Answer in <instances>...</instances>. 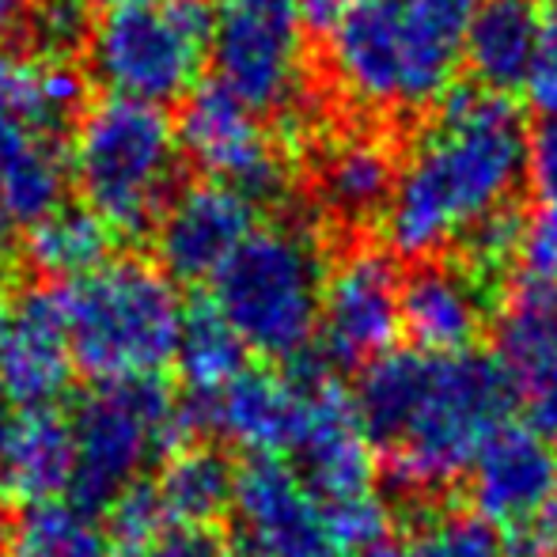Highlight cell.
I'll return each mask as SVG.
<instances>
[{
	"label": "cell",
	"instance_id": "6da1fadb",
	"mask_svg": "<svg viewBox=\"0 0 557 557\" xmlns=\"http://www.w3.org/2000/svg\"><path fill=\"white\" fill-rule=\"evenodd\" d=\"M531 133L516 99L482 84H451L398 163L391 201L380 216L387 255H447L467 232L520 206L528 183Z\"/></svg>",
	"mask_w": 557,
	"mask_h": 557
},
{
	"label": "cell",
	"instance_id": "7a4b0ae2",
	"mask_svg": "<svg viewBox=\"0 0 557 557\" xmlns=\"http://www.w3.org/2000/svg\"><path fill=\"white\" fill-rule=\"evenodd\" d=\"M352 403L391 482L436 493L467 478L482 447L512 421L516 387L500 357L413 345L364 364Z\"/></svg>",
	"mask_w": 557,
	"mask_h": 557
},
{
	"label": "cell",
	"instance_id": "3957f363",
	"mask_svg": "<svg viewBox=\"0 0 557 557\" xmlns=\"http://www.w3.org/2000/svg\"><path fill=\"white\" fill-rule=\"evenodd\" d=\"M482 0H352L326 30L331 76L360 111L406 114L451 88Z\"/></svg>",
	"mask_w": 557,
	"mask_h": 557
},
{
	"label": "cell",
	"instance_id": "277c9868",
	"mask_svg": "<svg viewBox=\"0 0 557 557\" xmlns=\"http://www.w3.org/2000/svg\"><path fill=\"white\" fill-rule=\"evenodd\" d=\"M73 364L96 383L160 380L175 364L186 311L160 265L117 258L58 288Z\"/></svg>",
	"mask_w": 557,
	"mask_h": 557
},
{
	"label": "cell",
	"instance_id": "5b68a950",
	"mask_svg": "<svg viewBox=\"0 0 557 557\" xmlns=\"http://www.w3.org/2000/svg\"><path fill=\"white\" fill-rule=\"evenodd\" d=\"M326 273L331 262L311 227H255L213 277V308L250 352L288 364L319 337Z\"/></svg>",
	"mask_w": 557,
	"mask_h": 557
},
{
	"label": "cell",
	"instance_id": "8992f818",
	"mask_svg": "<svg viewBox=\"0 0 557 557\" xmlns=\"http://www.w3.org/2000/svg\"><path fill=\"white\" fill-rule=\"evenodd\" d=\"M178 125L163 107L103 99L73 129L69 168L84 206L103 216L114 235L148 232L178 190Z\"/></svg>",
	"mask_w": 557,
	"mask_h": 557
},
{
	"label": "cell",
	"instance_id": "52a82bcc",
	"mask_svg": "<svg viewBox=\"0 0 557 557\" xmlns=\"http://www.w3.org/2000/svg\"><path fill=\"white\" fill-rule=\"evenodd\" d=\"M73 485L69 500L91 516L107 512L125 490L145 482L152 462L198 441L190 398L178 403L160 380L99 383L69 413Z\"/></svg>",
	"mask_w": 557,
	"mask_h": 557
},
{
	"label": "cell",
	"instance_id": "ba28073f",
	"mask_svg": "<svg viewBox=\"0 0 557 557\" xmlns=\"http://www.w3.org/2000/svg\"><path fill=\"white\" fill-rule=\"evenodd\" d=\"M213 23L209 0H129L91 27L88 65L117 99L175 103L198 88L213 50Z\"/></svg>",
	"mask_w": 557,
	"mask_h": 557
},
{
	"label": "cell",
	"instance_id": "9c48e42d",
	"mask_svg": "<svg viewBox=\"0 0 557 557\" xmlns=\"http://www.w3.org/2000/svg\"><path fill=\"white\" fill-rule=\"evenodd\" d=\"M216 84L258 114H296L304 99L300 0H221L213 23Z\"/></svg>",
	"mask_w": 557,
	"mask_h": 557
},
{
	"label": "cell",
	"instance_id": "30bf717a",
	"mask_svg": "<svg viewBox=\"0 0 557 557\" xmlns=\"http://www.w3.org/2000/svg\"><path fill=\"white\" fill-rule=\"evenodd\" d=\"M470 500L512 557H543L557 516V444L508 421L470 467Z\"/></svg>",
	"mask_w": 557,
	"mask_h": 557
},
{
	"label": "cell",
	"instance_id": "8fae6325",
	"mask_svg": "<svg viewBox=\"0 0 557 557\" xmlns=\"http://www.w3.org/2000/svg\"><path fill=\"white\" fill-rule=\"evenodd\" d=\"M178 140L213 183L247 194L255 206L281 201L293 183L285 148L262 125V114L250 111L216 81L198 84L186 96L178 114Z\"/></svg>",
	"mask_w": 557,
	"mask_h": 557
},
{
	"label": "cell",
	"instance_id": "7c38bea8",
	"mask_svg": "<svg viewBox=\"0 0 557 557\" xmlns=\"http://www.w3.org/2000/svg\"><path fill=\"white\" fill-rule=\"evenodd\" d=\"M403 334V277L395 255L352 247L326 273L319 352L331 364H372Z\"/></svg>",
	"mask_w": 557,
	"mask_h": 557
},
{
	"label": "cell",
	"instance_id": "4fadbf2b",
	"mask_svg": "<svg viewBox=\"0 0 557 557\" xmlns=\"http://www.w3.org/2000/svg\"><path fill=\"white\" fill-rule=\"evenodd\" d=\"M235 550L247 557H337L326 508L296 467L250 455L235 478Z\"/></svg>",
	"mask_w": 557,
	"mask_h": 557
},
{
	"label": "cell",
	"instance_id": "5bb4252c",
	"mask_svg": "<svg viewBox=\"0 0 557 557\" xmlns=\"http://www.w3.org/2000/svg\"><path fill=\"white\" fill-rule=\"evenodd\" d=\"M190 406L201 433L209 429L247 455L288 459L308 421V372L300 357L281 368L247 364L227 387L209 398H190Z\"/></svg>",
	"mask_w": 557,
	"mask_h": 557
},
{
	"label": "cell",
	"instance_id": "9a60e30c",
	"mask_svg": "<svg viewBox=\"0 0 557 557\" xmlns=\"http://www.w3.org/2000/svg\"><path fill=\"white\" fill-rule=\"evenodd\" d=\"M505 296L508 281L447 250L418 262L410 277H403V331L429 352L474 349L485 326L500 315Z\"/></svg>",
	"mask_w": 557,
	"mask_h": 557
},
{
	"label": "cell",
	"instance_id": "2e32d148",
	"mask_svg": "<svg viewBox=\"0 0 557 557\" xmlns=\"http://www.w3.org/2000/svg\"><path fill=\"white\" fill-rule=\"evenodd\" d=\"M258 221V206L247 194L213 178L178 186L156 221V258L171 281L201 285L224 270Z\"/></svg>",
	"mask_w": 557,
	"mask_h": 557
},
{
	"label": "cell",
	"instance_id": "e0dca14e",
	"mask_svg": "<svg viewBox=\"0 0 557 557\" xmlns=\"http://www.w3.org/2000/svg\"><path fill=\"white\" fill-rule=\"evenodd\" d=\"M497 357L535 433L557 444V281L523 273L497 315Z\"/></svg>",
	"mask_w": 557,
	"mask_h": 557
},
{
	"label": "cell",
	"instance_id": "ac0fdd59",
	"mask_svg": "<svg viewBox=\"0 0 557 557\" xmlns=\"http://www.w3.org/2000/svg\"><path fill=\"white\" fill-rule=\"evenodd\" d=\"M73 349L58 288H30L8 308L0 337V383L20 410H50L73 383Z\"/></svg>",
	"mask_w": 557,
	"mask_h": 557
},
{
	"label": "cell",
	"instance_id": "d6986e66",
	"mask_svg": "<svg viewBox=\"0 0 557 557\" xmlns=\"http://www.w3.org/2000/svg\"><path fill=\"white\" fill-rule=\"evenodd\" d=\"M398 152L383 133H334L315 160V198L334 224H380L398 178Z\"/></svg>",
	"mask_w": 557,
	"mask_h": 557
},
{
	"label": "cell",
	"instance_id": "ffe728a7",
	"mask_svg": "<svg viewBox=\"0 0 557 557\" xmlns=\"http://www.w3.org/2000/svg\"><path fill=\"white\" fill-rule=\"evenodd\" d=\"M543 38V0H482L470 15L462 58L470 81L497 96L528 91Z\"/></svg>",
	"mask_w": 557,
	"mask_h": 557
},
{
	"label": "cell",
	"instance_id": "44dd1931",
	"mask_svg": "<svg viewBox=\"0 0 557 557\" xmlns=\"http://www.w3.org/2000/svg\"><path fill=\"white\" fill-rule=\"evenodd\" d=\"M73 485V433L69 418L50 410H20L0 444V490L8 500L42 505L61 500Z\"/></svg>",
	"mask_w": 557,
	"mask_h": 557
},
{
	"label": "cell",
	"instance_id": "7402d4cb",
	"mask_svg": "<svg viewBox=\"0 0 557 557\" xmlns=\"http://www.w3.org/2000/svg\"><path fill=\"white\" fill-rule=\"evenodd\" d=\"M84 114V76L53 53H0V122L65 137Z\"/></svg>",
	"mask_w": 557,
	"mask_h": 557
},
{
	"label": "cell",
	"instance_id": "603a6c76",
	"mask_svg": "<svg viewBox=\"0 0 557 557\" xmlns=\"http://www.w3.org/2000/svg\"><path fill=\"white\" fill-rule=\"evenodd\" d=\"M69 140L30 125L0 122V183L15 224H35L61 209L69 186Z\"/></svg>",
	"mask_w": 557,
	"mask_h": 557
},
{
	"label": "cell",
	"instance_id": "cb8c5ba5",
	"mask_svg": "<svg viewBox=\"0 0 557 557\" xmlns=\"http://www.w3.org/2000/svg\"><path fill=\"white\" fill-rule=\"evenodd\" d=\"M235 478L239 462H232L213 444H186L171 451L156 478V493L171 523L216 528L235 505Z\"/></svg>",
	"mask_w": 557,
	"mask_h": 557
},
{
	"label": "cell",
	"instance_id": "d4e9b609",
	"mask_svg": "<svg viewBox=\"0 0 557 557\" xmlns=\"http://www.w3.org/2000/svg\"><path fill=\"white\" fill-rule=\"evenodd\" d=\"M23 250L38 273L53 281H76L111 262L114 227L91 213L88 206H61L30 224Z\"/></svg>",
	"mask_w": 557,
	"mask_h": 557
},
{
	"label": "cell",
	"instance_id": "484cf974",
	"mask_svg": "<svg viewBox=\"0 0 557 557\" xmlns=\"http://www.w3.org/2000/svg\"><path fill=\"white\" fill-rule=\"evenodd\" d=\"M8 557H111L103 523L73 500L27 505L12 523Z\"/></svg>",
	"mask_w": 557,
	"mask_h": 557
},
{
	"label": "cell",
	"instance_id": "4316f807",
	"mask_svg": "<svg viewBox=\"0 0 557 557\" xmlns=\"http://www.w3.org/2000/svg\"><path fill=\"white\" fill-rule=\"evenodd\" d=\"M247 345L227 326V319L213 304H201L186 315L178 337L175 364L190 398H209L247 368Z\"/></svg>",
	"mask_w": 557,
	"mask_h": 557
},
{
	"label": "cell",
	"instance_id": "83f0119b",
	"mask_svg": "<svg viewBox=\"0 0 557 557\" xmlns=\"http://www.w3.org/2000/svg\"><path fill=\"white\" fill-rule=\"evenodd\" d=\"M171 528L156 482H137L103 512V535L111 557H145L148 546Z\"/></svg>",
	"mask_w": 557,
	"mask_h": 557
},
{
	"label": "cell",
	"instance_id": "f1b7e54d",
	"mask_svg": "<svg viewBox=\"0 0 557 557\" xmlns=\"http://www.w3.org/2000/svg\"><path fill=\"white\" fill-rule=\"evenodd\" d=\"M413 557H512L508 543L478 512H441L418 528Z\"/></svg>",
	"mask_w": 557,
	"mask_h": 557
},
{
	"label": "cell",
	"instance_id": "f546056e",
	"mask_svg": "<svg viewBox=\"0 0 557 557\" xmlns=\"http://www.w3.org/2000/svg\"><path fill=\"white\" fill-rule=\"evenodd\" d=\"M326 523H331V539L337 554H364L372 546L387 543V523L391 512L375 493L357 500H342V505H323Z\"/></svg>",
	"mask_w": 557,
	"mask_h": 557
},
{
	"label": "cell",
	"instance_id": "4dcf8cb0",
	"mask_svg": "<svg viewBox=\"0 0 557 557\" xmlns=\"http://www.w3.org/2000/svg\"><path fill=\"white\" fill-rule=\"evenodd\" d=\"M27 27L38 42V53H53V58H69L76 46H84L91 38L88 4L84 0H42L27 15Z\"/></svg>",
	"mask_w": 557,
	"mask_h": 557
},
{
	"label": "cell",
	"instance_id": "1f68e13d",
	"mask_svg": "<svg viewBox=\"0 0 557 557\" xmlns=\"http://www.w3.org/2000/svg\"><path fill=\"white\" fill-rule=\"evenodd\" d=\"M528 183L543 209H557V111L539 122L528 148Z\"/></svg>",
	"mask_w": 557,
	"mask_h": 557
},
{
	"label": "cell",
	"instance_id": "d6a6232c",
	"mask_svg": "<svg viewBox=\"0 0 557 557\" xmlns=\"http://www.w3.org/2000/svg\"><path fill=\"white\" fill-rule=\"evenodd\" d=\"M528 96L543 114L557 111V0H543V38H539V61Z\"/></svg>",
	"mask_w": 557,
	"mask_h": 557
},
{
	"label": "cell",
	"instance_id": "836d02e7",
	"mask_svg": "<svg viewBox=\"0 0 557 557\" xmlns=\"http://www.w3.org/2000/svg\"><path fill=\"white\" fill-rule=\"evenodd\" d=\"M145 557H232V546L216 528H190V523H171Z\"/></svg>",
	"mask_w": 557,
	"mask_h": 557
},
{
	"label": "cell",
	"instance_id": "e575fe53",
	"mask_svg": "<svg viewBox=\"0 0 557 557\" xmlns=\"http://www.w3.org/2000/svg\"><path fill=\"white\" fill-rule=\"evenodd\" d=\"M528 270L523 273H539V277H554L557 281V209H543L539 221L528 232Z\"/></svg>",
	"mask_w": 557,
	"mask_h": 557
},
{
	"label": "cell",
	"instance_id": "d590c367",
	"mask_svg": "<svg viewBox=\"0 0 557 557\" xmlns=\"http://www.w3.org/2000/svg\"><path fill=\"white\" fill-rule=\"evenodd\" d=\"M30 15V0H0V42L15 35V30L27 23Z\"/></svg>",
	"mask_w": 557,
	"mask_h": 557
},
{
	"label": "cell",
	"instance_id": "8d00e7d4",
	"mask_svg": "<svg viewBox=\"0 0 557 557\" xmlns=\"http://www.w3.org/2000/svg\"><path fill=\"white\" fill-rule=\"evenodd\" d=\"M12 232H15V216H12V206H8L4 183H0V262H4L8 250H12Z\"/></svg>",
	"mask_w": 557,
	"mask_h": 557
},
{
	"label": "cell",
	"instance_id": "74e56055",
	"mask_svg": "<svg viewBox=\"0 0 557 557\" xmlns=\"http://www.w3.org/2000/svg\"><path fill=\"white\" fill-rule=\"evenodd\" d=\"M15 413H20V406L12 403V395H8L4 383H0V444H4V436H8V429H12Z\"/></svg>",
	"mask_w": 557,
	"mask_h": 557
},
{
	"label": "cell",
	"instance_id": "f35d334b",
	"mask_svg": "<svg viewBox=\"0 0 557 557\" xmlns=\"http://www.w3.org/2000/svg\"><path fill=\"white\" fill-rule=\"evenodd\" d=\"M8 539H12V520H8V493L0 490V557H8Z\"/></svg>",
	"mask_w": 557,
	"mask_h": 557
},
{
	"label": "cell",
	"instance_id": "ab89813d",
	"mask_svg": "<svg viewBox=\"0 0 557 557\" xmlns=\"http://www.w3.org/2000/svg\"><path fill=\"white\" fill-rule=\"evenodd\" d=\"M543 557H557V516H554V528H550V539H546V554Z\"/></svg>",
	"mask_w": 557,
	"mask_h": 557
},
{
	"label": "cell",
	"instance_id": "60d3db41",
	"mask_svg": "<svg viewBox=\"0 0 557 557\" xmlns=\"http://www.w3.org/2000/svg\"><path fill=\"white\" fill-rule=\"evenodd\" d=\"M84 4H96V8H103V12H111V8H117V4H129V0H84Z\"/></svg>",
	"mask_w": 557,
	"mask_h": 557
},
{
	"label": "cell",
	"instance_id": "b9f144b4",
	"mask_svg": "<svg viewBox=\"0 0 557 557\" xmlns=\"http://www.w3.org/2000/svg\"><path fill=\"white\" fill-rule=\"evenodd\" d=\"M4 326H8V308L0 304V337H4Z\"/></svg>",
	"mask_w": 557,
	"mask_h": 557
},
{
	"label": "cell",
	"instance_id": "7bdbcfd3",
	"mask_svg": "<svg viewBox=\"0 0 557 557\" xmlns=\"http://www.w3.org/2000/svg\"><path fill=\"white\" fill-rule=\"evenodd\" d=\"M232 557H247V554H243V550H235V546H232Z\"/></svg>",
	"mask_w": 557,
	"mask_h": 557
},
{
	"label": "cell",
	"instance_id": "ee69618b",
	"mask_svg": "<svg viewBox=\"0 0 557 557\" xmlns=\"http://www.w3.org/2000/svg\"><path fill=\"white\" fill-rule=\"evenodd\" d=\"M349 4H352V0H349Z\"/></svg>",
	"mask_w": 557,
	"mask_h": 557
}]
</instances>
